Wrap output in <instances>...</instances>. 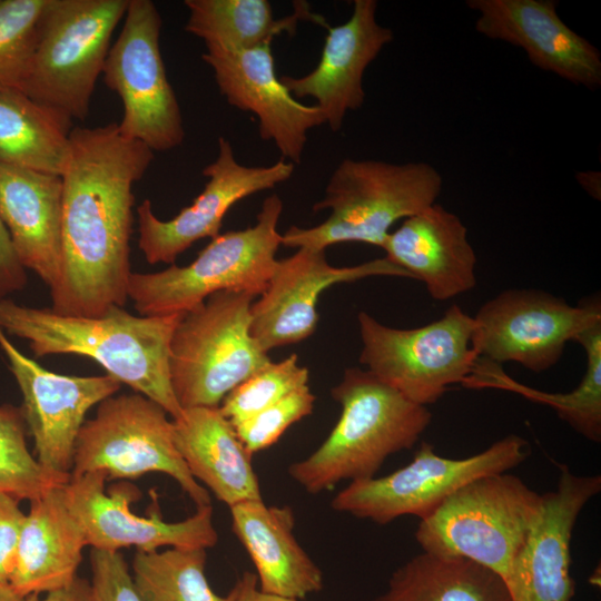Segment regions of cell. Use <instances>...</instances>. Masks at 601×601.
I'll use <instances>...</instances> for the list:
<instances>
[{"label": "cell", "instance_id": "obj_1", "mask_svg": "<svg viewBox=\"0 0 601 601\" xmlns=\"http://www.w3.org/2000/svg\"><path fill=\"white\" fill-rule=\"evenodd\" d=\"M154 151L117 122L75 127L61 174V266L50 288L60 315L97 317L128 299L134 185Z\"/></svg>", "mask_w": 601, "mask_h": 601}, {"label": "cell", "instance_id": "obj_2", "mask_svg": "<svg viewBox=\"0 0 601 601\" xmlns=\"http://www.w3.org/2000/svg\"><path fill=\"white\" fill-rule=\"evenodd\" d=\"M181 314L136 316L112 306L97 317L60 315L51 307L0 300V328L26 339L36 357L86 356L120 384L159 404L171 418L180 407L170 382V342Z\"/></svg>", "mask_w": 601, "mask_h": 601}, {"label": "cell", "instance_id": "obj_3", "mask_svg": "<svg viewBox=\"0 0 601 601\" xmlns=\"http://www.w3.org/2000/svg\"><path fill=\"white\" fill-rule=\"evenodd\" d=\"M331 394L342 407L338 422L312 454L287 469L311 494L343 481L375 477L385 460L411 449L432 421L427 406L407 400L367 370L346 368Z\"/></svg>", "mask_w": 601, "mask_h": 601}, {"label": "cell", "instance_id": "obj_4", "mask_svg": "<svg viewBox=\"0 0 601 601\" xmlns=\"http://www.w3.org/2000/svg\"><path fill=\"white\" fill-rule=\"evenodd\" d=\"M442 186L440 171L428 162L345 158L313 206L315 213L329 209L327 219L313 227L290 226L280 245L325 250L358 242L382 248L393 224L436 203Z\"/></svg>", "mask_w": 601, "mask_h": 601}, {"label": "cell", "instance_id": "obj_5", "mask_svg": "<svg viewBox=\"0 0 601 601\" xmlns=\"http://www.w3.org/2000/svg\"><path fill=\"white\" fill-rule=\"evenodd\" d=\"M282 211L283 200L272 194L263 201L255 225L219 234L190 264L131 273L128 299L141 316H165L186 313L223 290L259 296L277 264Z\"/></svg>", "mask_w": 601, "mask_h": 601}, {"label": "cell", "instance_id": "obj_6", "mask_svg": "<svg viewBox=\"0 0 601 601\" xmlns=\"http://www.w3.org/2000/svg\"><path fill=\"white\" fill-rule=\"evenodd\" d=\"M541 501L542 495L515 475H484L421 520L415 539L423 552L469 559L505 581L539 516Z\"/></svg>", "mask_w": 601, "mask_h": 601}, {"label": "cell", "instance_id": "obj_7", "mask_svg": "<svg viewBox=\"0 0 601 601\" xmlns=\"http://www.w3.org/2000/svg\"><path fill=\"white\" fill-rule=\"evenodd\" d=\"M255 296L223 290L183 313L170 342V382L181 408L218 407L270 358L250 334Z\"/></svg>", "mask_w": 601, "mask_h": 601}, {"label": "cell", "instance_id": "obj_8", "mask_svg": "<svg viewBox=\"0 0 601 601\" xmlns=\"http://www.w3.org/2000/svg\"><path fill=\"white\" fill-rule=\"evenodd\" d=\"M129 0H46L22 91L71 120H83Z\"/></svg>", "mask_w": 601, "mask_h": 601}, {"label": "cell", "instance_id": "obj_9", "mask_svg": "<svg viewBox=\"0 0 601 601\" xmlns=\"http://www.w3.org/2000/svg\"><path fill=\"white\" fill-rule=\"evenodd\" d=\"M357 321L359 362L416 404L435 403L452 385L464 384L476 366L473 317L456 304L437 321L416 328L390 327L366 312Z\"/></svg>", "mask_w": 601, "mask_h": 601}, {"label": "cell", "instance_id": "obj_10", "mask_svg": "<svg viewBox=\"0 0 601 601\" xmlns=\"http://www.w3.org/2000/svg\"><path fill=\"white\" fill-rule=\"evenodd\" d=\"M142 394L112 395L98 404L76 441L71 475L102 471L108 480H135L157 472L174 479L196 509L211 504L179 455L173 420Z\"/></svg>", "mask_w": 601, "mask_h": 601}, {"label": "cell", "instance_id": "obj_11", "mask_svg": "<svg viewBox=\"0 0 601 601\" xmlns=\"http://www.w3.org/2000/svg\"><path fill=\"white\" fill-rule=\"evenodd\" d=\"M528 455V442L515 434L465 459L443 457L433 445L422 442L407 465L386 476L349 482L333 497L331 508L380 525L404 515L423 520L466 483L504 473Z\"/></svg>", "mask_w": 601, "mask_h": 601}, {"label": "cell", "instance_id": "obj_12", "mask_svg": "<svg viewBox=\"0 0 601 601\" xmlns=\"http://www.w3.org/2000/svg\"><path fill=\"white\" fill-rule=\"evenodd\" d=\"M122 22L102 69L124 106L119 131L152 151L177 148L185 128L160 51L161 16L151 0H129Z\"/></svg>", "mask_w": 601, "mask_h": 601}, {"label": "cell", "instance_id": "obj_13", "mask_svg": "<svg viewBox=\"0 0 601 601\" xmlns=\"http://www.w3.org/2000/svg\"><path fill=\"white\" fill-rule=\"evenodd\" d=\"M599 321V298L571 306L544 290L506 289L473 316L472 346L479 359L514 362L541 373L560 361L568 342Z\"/></svg>", "mask_w": 601, "mask_h": 601}, {"label": "cell", "instance_id": "obj_14", "mask_svg": "<svg viewBox=\"0 0 601 601\" xmlns=\"http://www.w3.org/2000/svg\"><path fill=\"white\" fill-rule=\"evenodd\" d=\"M108 481L102 471L71 475L63 485L69 509L83 529L91 549L119 551L135 546L152 552L159 548L209 549L218 542L213 506L196 509L189 518L167 522L155 504L148 516L131 511L139 491L128 482L115 483L106 491Z\"/></svg>", "mask_w": 601, "mask_h": 601}, {"label": "cell", "instance_id": "obj_15", "mask_svg": "<svg viewBox=\"0 0 601 601\" xmlns=\"http://www.w3.org/2000/svg\"><path fill=\"white\" fill-rule=\"evenodd\" d=\"M0 348L22 395L20 406L36 459L50 473L69 477L78 434L88 411L121 384L112 376L62 375L21 353L0 328Z\"/></svg>", "mask_w": 601, "mask_h": 601}, {"label": "cell", "instance_id": "obj_16", "mask_svg": "<svg viewBox=\"0 0 601 601\" xmlns=\"http://www.w3.org/2000/svg\"><path fill=\"white\" fill-rule=\"evenodd\" d=\"M294 166L284 159L270 166L242 165L230 142L219 137L216 159L203 169L208 180L190 206L168 220L154 214L149 199L138 206V244L145 259L151 265L175 264L197 240L218 236L226 213L237 201L288 180Z\"/></svg>", "mask_w": 601, "mask_h": 601}, {"label": "cell", "instance_id": "obj_17", "mask_svg": "<svg viewBox=\"0 0 601 601\" xmlns=\"http://www.w3.org/2000/svg\"><path fill=\"white\" fill-rule=\"evenodd\" d=\"M371 276L411 278L387 257L335 267L327 262L325 250L298 248L294 255L277 259L266 289L253 303L250 334L265 353L302 342L317 327V302L325 289Z\"/></svg>", "mask_w": 601, "mask_h": 601}, {"label": "cell", "instance_id": "obj_18", "mask_svg": "<svg viewBox=\"0 0 601 601\" xmlns=\"http://www.w3.org/2000/svg\"><path fill=\"white\" fill-rule=\"evenodd\" d=\"M201 59L227 102L257 117L260 138L275 144L282 159L300 162L308 130L325 118L316 105L300 104L282 83L270 43L248 50L206 48Z\"/></svg>", "mask_w": 601, "mask_h": 601}, {"label": "cell", "instance_id": "obj_19", "mask_svg": "<svg viewBox=\"0 0 601 601\" xmlns=\"http://www.w3.org/2000/svg\"><path fill=\"white\" fill-rule=\"evenodd\" d=\"M600 491V475H577L560 467L556 487L542 494L539 516L505 580L511 601H571L573 528L584 505Z\"/></svg>", "mask_w": 601, "mask_h": 601}, {"label": "cell", "instance_id": "obj_20", "mask_svg": "<svg viewBox=\"0 0 601 601\" xmlns=\"http://www.w3.org/2000/svg\"><path fill=\"white\" fill-rule=\"evenodd\" d=\"M482 36L521 48L531 63L575 86H601V55L566 26L554 0H467Z\"/></svg>", "mask_w": 601, "mask_h": 601}, {"label": "cell", "instance_id": "obj_21", "mask_svg": "<svg viewBox=\"0 0 601 601\" xmlns=\"http://www.w3.org/2000/svg\"><path fill=\"white\" fill-rule=\"evenodd\" d=\"M376 10V0H355L348 20L327 27L317 66L305 76H279L295 99L316 100L332 131L341 130L348 111L363 106L365 70L394 39L393 30L377 22Z\"/></svg>", "mask_w": 601, "mask_h": 601}, {"label": "cell", "instance_id": "obj_22", "mask_svg": "<svg viewBox=\"0 0 601 601\" xmlns=\"http://www.w3.org/2000/svg\"><path fill=\"white\" fill-rule=\"evenodd\" d=\"M382 249L411 278L424 283L435 300L475 287L476 255L461 218L434 203L390 233Z\"/></svg>", "mask_w": 601, "mask_h": 601}, {"label": "cell", "instance_id": "obj_23", "mask_svg": "<svg viewBox=\"0 0 601 601\" xmlns=\"http://www.w3.org/2000/svg\"><path fill=\"white\" fill-rule=\"evenodd\" d=\"M61 176L0 164V218L26 269L48 287L61 266Z\"/></svg>", "mask_w": 601, "mask_h": 601}, {"label": "cell", "instance_id": "obj_24", "mask_svg": "<svg viewBox=\"0 0 601 601\" xmlns=\"http://www.w3.org/2000/svg\"><path fill=\"white\" fill-rule=\"evenodd\" d=\"M63 485L30 501L9 580L21 597L62 589L78 577L87 540L68 506Z\"/></svg>", "mask_w": 601, "mask_h": 601}, {"label": "cell", "instance_id": "obj_25", "mask_svg": "<svg viewBox=\"0 0 601 601\" xmlns=\"http://www.w3.org/2000/svg\"><path fill=\"white\" fill-rule=\"evenodd\" d=\"M229 511L231 530L248 553L263 592L300 600L323 589L322 570L294 534L290 506L267 505L262 499Z\"/></svg>", "mask_w": 601, "mask_h": 601}, {"label": "cell", "instance_id": "obj_26", "mask_svg": "<svg viewBox=\"0 0 601 601\" xmlns=\"http://www.w3.org/2000/svg\"><path fill=\"white\" fill-rule=\"evenodd\" d=\"M173 420L176 449L197 482L228 508L262 500L252 455L218 407L183 408Z\"/></svg>", "mask_w": 601, "mask_h": 601}, {"label": "cell", "instance_id": "obj_27", "mask_svg": "<svg viewBox=\"0 0 601 601\" xmlns=\"http://www.w3.org/2000/svg\"><path fill=\"white\" fill-rule=\"evenodd\" d=\"M72 120L17 89H0V164L61 176Z\"/></svg>", "mask_w": 601, "mask_h": 601}, {"label": "cell", "instance_id": "obj_28", "mask_svg": "<svg viewBox=\"0 0 601 601\" xmlns=\"http://www.w3.org/2000/svg\"><path fill=\"white\" fill-rule=\"evenodd\" d=\"M373 601H511L504 579L465 558L421 552L398 566Z\"/></svg>", "mask_w": 601, "mask_h": 601}, {"label": "cell", "instance_id": "obj_29", "mask_svg": "<svg viewBox=\"0 0 601 601\" xmlns=\"http://www.w3.org/2000/svg\"><path fill=\"white\" fill-rule=\"evenodd\" d=\"M188 19L185 31L200 38L206 48L248 50L270 43L283 32L294 35L299 20L328 27L309 11L307 2L294 4V13L276 19L267 0H185Z\"/></svg>", "mask_w": 601, "mask_h": 601}, {"label": "cell", "instance_id": "obj_30", "mask_svg": "<svg viewBox=\"0 0 601 601\" xmlns=\"http://www.w3.org/2000/svg\"><path fill=\"white\" fill-rule=\"evenodd\" d=\"M587 356V368L580 384L569 393H545L520 385L499 372L497 365L476 364L467 380L471 387L511 390L535 402L551 406L558 416L583 437L601 441V321L577 336Z\"/></svg>", "mask_w": 601, "mask_h": 601}, {"label": "cell", "instance_id": "obj_31", "mask_svg": "<svg viewBox=\"0 0 601 601\" xmlns=\"http://www.w3.org/2000/svg\"><path fill=\"white\" fill-rule=\"evenodd\" d=\"M205 549L137 551L132 577L144 601H231L214 592L206 577Z\"/></svg>", "mask_w": 601, "mask_h": 601}, {"label": "cell", "instance_id": "obj_32", "mask_svg": "<svg viewBox=\"0 0 601 601\" xmlns=\"http://www.w3.org/2000/svg\"><path fill=\"white\" fill-rule=\"evenodd\" d=\"M28 428L20 406L0 405V491L29 502L69 477L47 471L30 453Z\"/></svg>", "mask_w": 601, "mask_h": 601}, {"label": "cell", "instance_id": "obj_33", "mask_svg": "<svg viewBox=\"0 0 601 601\" xmlns=\"http://www.w3.org/2000/svg\"><path fill=\"white\" fill-rule=\"evenodd\" d=\"M45 4L46 0H0V89L22 91Z\"/></svg>", "mask_w": 601, "mask_h": 601}, {"label": "cell", "instance_id": "obj_34", "mask_svg": "<svg viewBox=\"0 0 601 601\" xmlns=\"http://www.w3.org/2000/svg\"><path fill=\"white\" fill-rule=\"evenodd\" d=\"M307 367L298 365L292 354L279 362H270L233 388L218 406L231 423L254 416L276 403L292 391L308 384Z\"/></svg>", "mask_w": 601, "mask_h": 601}, {"label": "cell", "instance_id": "obj_35", "mask_svg": "<svg viewBox=\"0 0 601 601\" xmlns=\"http://www.w3.org/2000/svg\"><path fill=\"white\" fill-rule=\"evenodd\" d=\"M315 400L308 384L298 387L254 416L234 425L236 434L253 456L275 444L290 425L311 415Z\"/></svg>", "mask_w": 601, "mask_h": 601}, {"label": "cell", "instance_id": "obj_36", "mask_svg": "<svg viewBox=\"0 0 601 601\" xmlns=\"http://www.w3.org/2000/svg\"><path fill=\"white\" fill-rule=\"evenodd\" d=\"M91 601H144L120 551L91 549Z\"/></svg>", "mask_w": 601, "mask_h": 601}, {"label": "cell", "instance_id": "obj_37", "mask_svg": "<svg viewBox=\"0 0 601 601\" xmlns=\"http://www.w3.org/2000/svg\"><path fill=\"white\" fill-rule=\"evenodd\" d=\"M20 500L0 491V583L9 584L26 513Z\"/></svg>", "mask_w": 601, "mask_h": 601}, {"label": "cell", "instance_id": "obj_38", "mask_svg": "<svg viewBox=\"0 0 601 601\" xmlns=\"http://www.w3.org/2000/svg\"><path fill=\"white\" fill-rule=\"evenodd\" d=\"M27 283V269L18 258L10 235L0 218V300L22 290Z\"/></svg>", "mask_w": 601, "mask_h": 601}, {"label": "cell", "instance_id": "obj_39", "mask_svg": "<svg viewBox=\"0 0 601 601\" xmlns=\"http://www.w3.org/2000/svg\"><path fill=\"white\" fill-rule=\"evenodd\" d=\"M230 593L233 597L231 601H299L263 592L258 588L256 575L249 571L243 572L236 580Z\"/></svg>", "mask_w": 601, "mask_h": 601}, {"label": "cell", "instance_id": "obj_40", "mask_svg": "<svg viewBox=\"0 0 601 601\" xmlns=\"http://www.w3.org/2000/svg\"><path fill=\"white\" fill-rule=\"evenodd\" d=\"M42 594L27 597V601H91L90 581L77 577L69 585Z\"/></svg>", "mask_w": 601, "mask_h": 601}, {"label": "cell", "instance_id": "obj_41", "mask_svg": "<svg viewBox=\"0 0 601 601\" xmlns=\"http://www.w3.org/2000/svg\"><path fill=\"white\" fill-rule=\"evenodd\" d=\"M577 178L588 194L595 199H600V173H578Z\"/></svg>", "mask_w": 601, "mask_h": 601}, {"label": "cell", "instance_id": "obj_42", "mask_svg": "<svg viewBox=\"0 0 601 601\" xmlns=\"http://www.w3.org/2000/svg\"><path fill=\"white\" fill-rule=\"evenodd\" d=\"M0 601H27V597H21L7 583H0Z\"/></svg>", "mask_w": 601, "mask_h": 601}]
</instances>
